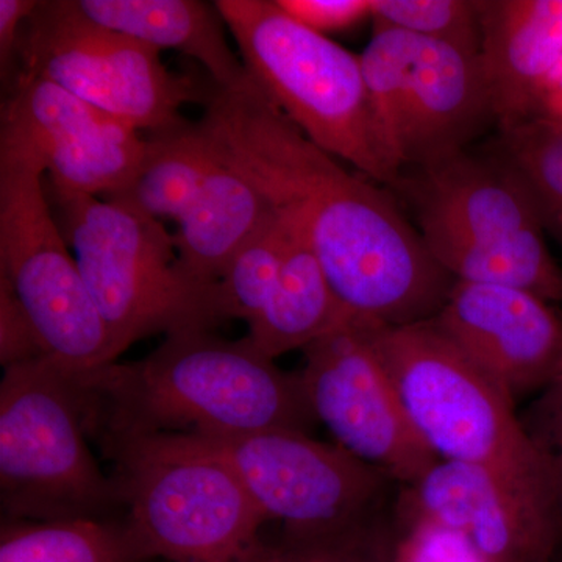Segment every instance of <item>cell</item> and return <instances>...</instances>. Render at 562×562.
Segmentation results:
<instances>
[{"label": "cell", "mask_w": 562, "mask_h": 562, "mask_svg": "<svg viewBox=\"0 0 562 562\" xmlns=\"http://www.w3.org/2000/svg\"><path fill=\"white\" fill-rule=\"evenodd\" d=\"M199 121L217 157L301 225L351 317L401 327L431 321L454 279L375 181L344 168L249 80L214 87Z\"/></svg>", "instance_id": "6da1fadb"}, {"label": "cell", "mask_w": 562, "mask_h": 562, "mask_svg": "<svg viewBox=\"0 0 562 562\" xmlns=\"http://www.w3.org/2000/svg\"><path fill=\"white\" fill-rule=\"evenodd\" d=\"M101 443L146 435L308 432L314 416L301 372H284L249 338L213 331L168 336L144 360L74 373Z\"/></svg>", "instance_id": "7a4b0ae2"}, {"label": "cell", "mask_w": 562, "mask_h": 562, "mask_svg": "<svg viewBox=\"0 0 562 562\" xmlns=\"http://www.w3.org/2000/svg\"><path fill=\"white\" fill-rule=\"evenodd\" d=\"M368 327L406 416L439 460L486 469L525 501L560 514L552 468L513 398L435 322Z\"/></svg>", "instance_id": "3957f363"}, {"label": "cell", "mask_w": 562, "mask_h": 562, "mask_svg": "<svg viewBox=\"0 0 562 562\" xmlns=\"http://www.w3.org/2000/svg\"><path fill=\"white\" fill-rule=\"evenodd\" d=\"M392 190L412 205L431 257L454 280L516 288L562 305V269L530 192L492 146L406 169Z\"/></svg>", "instance_id": "277c9868"}, {"label": "cell", "mask_w": 562, "mask_h": 562, "mask_svg": "<svg viewBox=\"0 0 562 562\" xmlns=\"http://www.w3.org/2000/svg\"><path fill=\"white\" fill-rule=\"evenodd\" d=\"M125 524L146 561L262 562L268 524L238 473L205 439L146 435L102 442Z\"/></svg>", "instance_id": "5b68a950"}, {"label": "cell", "mask_w": 562, "mask_h": 562, "mask_svg": "<svg viewBox=\"0 0 562 562\" xmlns=\"http://www.w3.org/2000/svg\"><path fill=\"white\" fill-rule=\"evenodd\" d=\"M46 191L116 361L140 339L213 331L225 322L217 283H203L184 269L162 222L95 195L47 183Z\"/></svg>", "instance_id": "8992f818"}, {"label": "cell", "mask_w": 562, "mask_h": 562, "mask_svg": "<svg viewBox=\"0 0 562 562\" xmlns=\"http://www.w3.org/2000/svg\"><path fill=\"white\" fill-rule=\"evenodd\" d=\"M214 5L251 80L306 138L375 183H398L373 125L360 55L294 20L279 0Z\"/></svg>", "instance_id": "52a82bcc"}, {"label": "cell", "mask_w": 562, "mask_h": 562, "mask_svg": "<svg viewBox=\"0 0 562 562\" xmlns=\"http://www.w3.org/2000/svg\"><path fill=\"white\" fill-rule=\"evenodd\" d=\"M87 402L76 375L49 358L3 369L0 505L3 520L110 519L116 484L88 446Z\"/></svg>", "instance_id": "ba28073f"}, {"label": "cell", "mask_w": 562, "mask_h": 562, "mask_svg": "<svg viewBox=\"0 0 562 562\" xmlns=\"http://www.w3.org/2000/svg\"><path fill=\"white\" fill-rule=\"evenodd\" d=\"M360 60L376 136L398 176L469 149L497 124L480 52L373 31Z\"/></svg>", "instance_id": "9c48e42d"}, {"label": "cell", "mask_w": 562, "mask_h": 562, "mask_svg": "<svg viewBox=\"0 0 562 562\" xmlns=\"http://www.w3.org/2000/svg\"><path fill=\"white\" fill-rule=\"evenodd\" d=\"M31 155L0 144V280L16 295L44 353L70 373L116 361Z\"/></svg>", "instance_id": "30bf717a"}, {"label": "cell", "mask_w": 562, "mask_h": 562, "mask_svg": "<svg viewBox=\"0 0 562 562\" xmlns=\"http://www.w3.org/2000/svg\"><path fill=\"white\" fill-rule=\"evenodd\" d=\"M161 52L88 20L76 0H38L22 27L18 74L40 77L151 133L179 124L184 103L205 105L216 85L166 68Z\"/></svg>", "instance_id": "8fae6325"}, {"label": "cell", "mask_w": 562, "mask_h": 562, "mask_svg": "<svg viewBox=\"0 0 562 562\" xmlns=\"http://www.w3.org/2000/svg\"><path fill=\"white\" fill-rule=\"evenodd\" d=\"M238 473L268 522L284 532L346 527L376 513L386 473L295 430H261L233 436H199Z\"/></svg>", "instance_id": "7c38bea8"}, {"label": "cell", "mask_w": 562, "mask_h": 562, "mask_svg": "<svg viewBox=\"0 0 562 562\" xmlns=\"http://www.w3.org/2000/svg\"><path fill=\"white\" fill-rule=\"evenodd\" d=\"M303 351L310 405L339 446L402 486L439 461L406 416L368 321L350 317Z\"/></svg>", "instance_id": "4fadbf2b"}, {"label": "cell", "mask_w": 562, "mask_h": 562, "mask_svg": "<svg viewBox=\"0 0 562 562\" xmlns=\"http://www.w3.org/2000/svg\"><path fill=\"white\" fill-rule=\"evenodd\" d=\"M0 144L35 158L52 190L103 199L127 187L146 151L136 128L22 72L2 103Z\"/></svg>", "instance_id": "5bb4252c"}, {"label": "cell", "mask_w": 562, "mask_h": 562, "mask_svg": "<svg viewBox=\"0 0 562 562\" xmlns=\"http://www.w3.org/2000/svg\"><path fill=\"white\" fill-rule=\"evenodd\" d=\"M403 530L431 528L453 536L475 562H549L560 552V514L525 501L479 465L439 460L405 484Z\"/></svg>", "instance_id": "9a60e30c"}, {"label": "cell", "mask_w": 562, "mask_h": 562, "mask_svg": "<svg viewBox=\"0 0 562 562\" xmlns=\"http://www.w3.org/2000/svg\"><path fill=\"white\" fill-rule=\"evenodd\" d=\"M431 321L513 401L562 373V313L532 292L454 280Z\"/></svg>", "instance_id": "2e32d148"}, {"label": "cell", "mask_w": 562, "mask_h": 562, "mask_svg": "<svg viewBox=\"0 0 562 562\" xmlns=\"http://www.w3.org/2000/svg\"><path fill=\"white\" fill-rule=\"evenodd\" d=\"M480 54L498 131L535 116L562 57V0H479Z\"/></svg>", "instance_id": "e0dca14e"}, {"label": "cell", "mask_w": 562, "mask_h": 562, "mask_svg": "<svg viewBox=\"0 0 562 562\" xmlns=\"http://www.w3.org/2000/svg\"><path fill=\"white\" fill-rule=\"evenodd\" d=\"M95 24L124 33L157 50H176L201 63L211 83L236 90L249 80L232 50L216 5L202 0H76Z\"/></svg>", "instance_id": "ac0fdd59"}, {"label": "cell", "mask_w": 562, "mask_h": 562, "mask_svg": "<svg viewBox=\"0 0 562 562\" xmlns=\"http://www.w3.org/2000/svg\"><path fill=\"white\" fill-rule=\"evenodd\" d=\"M272 213L273 206L261 191L214 151L201 191L172 233L181 265L194 279L217 283Z\"/></svg>", "instance_id": "d6986e66"}, {"label": "cell", "mask_w": 562, "mask_h": 562, "mask_svg": "<svg viewBox=\"0 0 562 562\" xmlns=\"http://www.w3.org/2000/svg\"><path fill=\"white\" fill-rule=\"evenodd\" d=\"M284 216L288 241L279 280L247 335L272 360L288 351L305 349L351 317L336 297L301 225L288 214Z\"/></svg>", "instance_id": "ffe728a7"}, {"label": "cell", "mask_w": 562, "mask_h": 562, "mask_svg": "<svg viewBox=\"0 0 562 562\" xmlns=\"http://www.w3.org/2000/svg\"><path fill=\"white\" fill-rule=\"evenodd\" d=\"M213 161L214 151L199 121H180L147 133L135 176L124 190L105 199L162 224H177L201 191Z\"/></svg>", "instance_id": "44dd1931"}, {"label": "cell", "mask_w": 562, "mask_h": 562, "mask_svg": "<svg viewBox=\"0 0 562 562\" xmlns=\"http://www.w3.org/2000/svg\"><path fill=\"white\" fill-rule=\"evenodd\" d=\"M0 562H147L125 520H3Z\"/></svg>", "instance_id": "7402d4cb"}, {"label": "cell", "mask_w": 562, "mask_h": 562, "mask_svg": "<svg viewBox=\"0 0 562 562\" xmlns=\"http://www.w3.org/2000/svg\"><path fill=\"white\" fill-rule=\"evenodd\" d=\"M495 149L530 192L543 232L562 247V127L543 117L498 131Z\"/></svg>", "instance_id": "603a6c76"}, {"label": "cell", "mask_w": 562, "mask_h": 562, "mask_svg": "<svg viewBox=\"0 0 562 562\" xmlns=\"http://www.w3.org/2000/svg\"><path fill=\"white\" fill-rule=\"evenodd\" d=\"M288 241V220L273 209L272 216L243 247L217 280L225 321L251 324L271 297L279 280Z\"/></svg>", "instance_id": "cb8c5ba5"}, {"label": "cell", "mask_w": 562, "mask_h": 562, "mask_svg": "<svg viewBox=\"0 0 562 562\" xmlns=\"http://www.w3.org/2000/svg\"><path fill=\"white\" fill-rule=\"evenodd\" d=\"M262 562H401L398 538L373 513L346 527L281 532Z\"/></svg>", "instance_id": "d4e9b609"}, {"label": "cell", "mask_w": 562, "mask_h": 562, "mask_svg": "<svg viewBox=\"0 0 562 562\" xmlns=\"http://www.w3.org/2000/svg\"><path fill=\"white\" fill-rule=\"evenodd\" d=\"M373 31H398L480 52L479 2L473 0H372Z\"/></svg>", "instance_id": "484cf974"}, {"label": "cell", "mask_w": 562, "mask_h": 562, "mask_svg": "<svg viewBox=\"0 0 562 562\" xmlns=\"http://www.w3.org/2000/svg\"><path fill=\"white\" fill-rule=\"evenodd\" d=\"M46 357L31 319L14 292L0 280V362L2 368ZM47 358V357H46Z\"/></svg>", "instance_id": "4316f807"}, {"label": "cell", "mask_w": 562, "mask_h": 562, "mask_svg": "<svg viewBox=\"0 0 562 562\" xmlns=\"http://www.w3.org/2000/svg\"><path fill=\"white\" fill-rule=\"evenodd\" d=\"M279 3L294 20L325 36L371 20L372 0H279Z\"/></svg>", "instance_id": "83f0119b"}, {"label": "cell", "mask_w": 562, "mask_h": 562, "mask_svg": "<svg viewBox=\"0 0 562 562\" xmlns=\"http://www.w3.org/2000/svg\"><path fill=\"white\" fill-rule=\"evenodd\" d=\"M530 435L552 468L562 527V373L547 387L538 406V428Z\"/></svg>", "instance_id": "f1b7e54d"}, {"label": "cell", "mask_w": 562, "mask_h": 562, "mask_svg": "<svg viewBox=\"0 0 562 562\" xmlns=\"http://www.w3.org/2000/svg\"><path fill=\"white\" fill-rule=\"evenodd\" d=\"M38 0H0V72L7 90L18 76V44L22 27Z\"/></svg>", "instance_id": "f546056e"}, {"label": "cell", "mask_w": 562, "mask_h": 562, "mask_svg": "<svg viewBox=\"0 0 562 562\" xmlns=\"http://www.w3.org/2000/svg\"><path fill=\"white\" fill-rule=\"evenodd\" d=\"M560 114H562V57L543 83L532 117H557Z\"/></svg>", "instance_id": "4dcf8cb0"}, {"label": "cell", "mask_w": 562, "mask_h": 562, "mask_svg": "<svg viewBox=\"0 0 562 562\" xmlns=\"http://www.w3.org/2000/svg\"><path fill=\"white\" fill-rule=\"evenodd\" d=\"M543 120L552 121L554 122V124L561 125L562 127V114H560V116L557 117H543Z\"/></svg>", "instance_id": "1f68e13d"}, {"label": "cell", "mask_w": 562, "mask_h": 562, "mask_svg": "<svg viewBox=\"0 0 562 562\" xmlns=\"http://www.w3.org/2000/svg\"><path fill=\"white\" fill-rule=\"evenodd\" d=\"M549 562H562V557H560V554H557V557H554L553 560Z\"/></svg>", "instance_id": "d6a6232c"}, {"label": "cell", "mask_w": 562, "mask_h": 562, "mask_svg": "<svg viewBox=\"0 0 562 562\" xmlns=\"http://www.w3.org/2000/svg\"><path fill=\"white\" fill-rule=\"evenodd\" d=\"M147 562H166V561H157V560H155V561H147Z\"/></svg>", "instance_id": "836d02e7"}]
</instances>
